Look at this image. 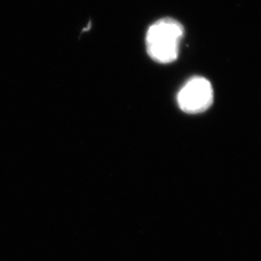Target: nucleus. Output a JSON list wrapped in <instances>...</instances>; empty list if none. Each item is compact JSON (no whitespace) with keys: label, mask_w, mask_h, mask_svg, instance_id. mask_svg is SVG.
Returning <instances> with one entry per match:
<instances>
[{"label":"nucleus","mask_w":261,"mask_h":261,"mask_svg":"<svg viewBox=\"0 0 261 261\" xmlns=\"http://www.w3.org/2000/svg\"><path fill=\"white\" fill-rule=\"evenodd\" d=\"M214 91L211 83L203 76H193L182 86L177 94L181 111L190 114L204 112L212 106Z\"/></svg>","instance_id":"f03ea898"},{"label":"nucleus","mask_w":261,"mask_h":261,"mask_svg":"<svg viewBox=\"0 0 261 261\" xmlns=\"http://www.w3.org/2000/svg\"><path fill=\"white\" fill-rule=\"evenodd\" d=\"M184 37V28L171 18L155 21L146 32V49L148 56L161 64H168L177 59L180 44Z\"/></svg>","instance_id":"f257e3e1"}]
</instances>
